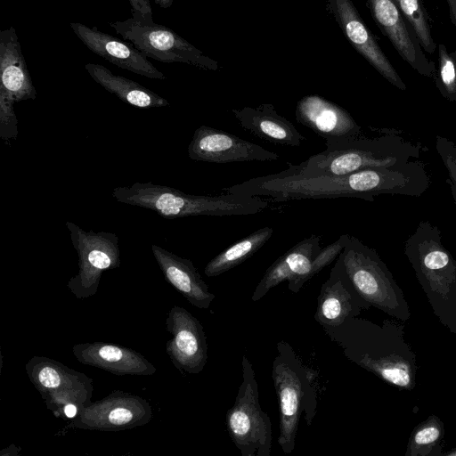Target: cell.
Returning a JSON list of instances; mask_svg holds the SVG:
<instances>
[{
	"label": "cell",
	"mask_w": 456,
	"mask_h": 456,
	"mask_svg": "<svg viewBox=\"0 0 456 456\" xmlns=\"http://www.w3.org/2000/svg\"><path fill=\"white\" fill-rule=\"evenodd\" d=\"M435 82L442 96L456 102V51L449 53L444 45H438V69Z\"/></svg>",
	"instance_id": "obj_29"
},
{
	"label": "cell",
	"mask_w": 456,
	"mask_h": 456,
	"mask_svg": "<svg viewBox=\"0 0 456 456\" xmlns=\"http://www.w3.org/2000/svg\"><path fill=\"white\" fill-rule=\"evenodd\" d=\"M172 335L166 351L174 365L181 371L198 374L208 360V344L200 321L186 309L175 305L166 321Z\"/></svg>",
	"instance_id": "obj_14"
},
{
	"label": "cell",
	"mask_w": 456,
	"mask_h": 456,
	"mask_svg": "<svg viewBox=\"0 0 456 456\" xmlns=\"http://www.w3.org/2000/svg\"><path fill=\"white\" fill-rule=\"evenodd\" d=\"M443 455H444V456H456V447L452 448L449 452H444Z\"/></svg>",
	"instance_id": "obj_36"
},
{
	"label": "cell",
	"mask_w": 456,
	"mask_h": 456,
	"mask_svg": "<svg viewBox=\"0 0 456 456\" xmlns=\"http://www.w3.org/2000/svg\"><path fill=\"white\" fill-rule=\"evenodd\" d=\"M85 68L96 83L126 103L142 109L169 105L167 100L151 90L135 81L115 75L101 64L87 63Z\"/></svg>",
	"instance_id": "obj_25"
},
{
	"label": "cell",
	"mask_w": 456,
	"mask_h": 456,
	"mask_svg": "<svg viewBox=\"0 0 456 456\" xmlns=\"http://www.w3.org/2000/svg\"><path fill=\"white\" fill-rule=\"evenodd\" d=\"M151 251L165 280L193 306L208 309L216 296L201 278L193 263L152 244Z\"/></svg>",
	"instance_id": "obj_21"
},
{
	"label": "cell",
	"mask_w": 456,
	"mask_h": 456,
	"mask_svg": "<svg viewBox=\"0 0 456 456\" xmlns=\"http://www.w3.org/2000/svg\"><path fill=\"white\" fill-rule=\"evenodd\" d=\"M403 252L438 321L456 336V260L429 221L419 223Z\"/></svg>",
	"instance_id": "obj_3"
},
{
	"label": "cell",
	"mask_w": 456,
	"mask_h": 456,
	"mask_svg": "<svg viewBox=\"0 0 456 456\" xmlns=\"http://www.w3.org/2000/svg\"><path fill=\"white\" fill-rule=\"evenodd\" d=\"M351 283L336 265L330 279L323 283L318 297L315 320L325 327H337L370 308L358 294L353 296Z\"/></svg>",
	"instance_id": "obj_22"
},
{
	"label": "cell",
	"mask_w": 456,
	"mask_h": 456,
	"mask_svg": "<svg viewBox=\"0 0 456 456\" xmlns=\"http://www.w3.org/2000/svg\"><path fill=\"white\" fill-rule=\"evenodd\" d=\"M273 229L260 228L216 255L205 266L208 277L218 276L237 266L260 249L272 237Z\"/></svg>",
	"instance_id": "obj_26"
},
{
	"label": "cell",
	"mask_w": 456,
	"mask_h": 456,
	"mask_svg": "<svg viewBox=\"0 0 456 456\" xmlns=\"http://www.w3.org/2000/svg\"><path fill=\"white\" fill-rule=\"evenodd\" d=\"M232 113L244 130L261 140L291 147H297L305 140L289 120L278 114L271 103H262L256 108L232 109Z\"/></svg>",
	"instance_id": "obj_24"
},
{
	"label": "cell",
	"mask_w": 456,
	"mask_h": 456,
	"mask_svg": "<svg viewBox=\"0 0 456 456\" xmlns=\"http://www.w3.org/2000/svg\"><path fill=\"white\" fill-rule=\"evenodd\" d=\"M187 151L194 161L218 164L273 161L280 158L277 153L258 144L207 125H201L194 131Z\"/></svg>",
	"instance_id": "obj_13"
},
{
	"label": "cell",
	"mask_w": 456,
	"mask_h": 456,
	"mask_svg": "<svg viewBox=\"0 0 456 456\" xmlns=\"http://www.w3.org/2000/svg\"><path fill=\"white\" fill-rule=\"evenodd\" d=\"M66 227L78 256V273L67 286L77 299H86L97 292L104 271L120 266L118 237L110 232L86 231L69 221Z\"/></svg>",
	"instance_id": "obj_10"
},
{
	"label": "cell",
	"mask_w": 456,
	"mask_h": 456,
	"mask_svg": "<svg viewBox=\"0 0 456 456\" xmlns=\"http://www.w3.org/2000/svg\"><path fill=\"white\" fill-rule=\"evenodd\" d=\"M132 17L139 21L153 22L151 0H128Z\"/></svg>",
	"instance_id": "obj_32"
},
{
	"label": "cell",
	"mask_w": 456,
	"mask_h": 456,
	"mask_svg": "<svg viewBox=\"0 0 456 456\" xmlns=\"http://www.w3.org/2000/svg\"><path fill=\"white\" fill-rule=\"evenodd\" d=\"M404 328V322L395 318L384 320L381 326L362 322L355 362L391 386L411 391L418 367Z\"/></svg>",
	"instance_id": "obj_5"
},
{
	"label": "cell",
	"mask_w": 456,
	"mask_h": 456,
	"mask_svg": "<svg viewBox=\"0 0 456 456\" xmlns=\"http://www.w3.org/2000/svg\"><path fill=\"white\" fill-rule=\"evenodd\" d=\"M431 180L424 162L413 159L391 167H373L346 175H305L286 168L232 186L225 193L268 197L273 201L306 199L357 198L373 201L381 194L419 197Z\"/></svg>",
	"instance_id": "obj_1"
},
{
	"label": "cell",
	"mask_w": 456,
	"mask_h": 456,
	"mask_svg": "<svg viewBox=\"0 0 456 456\" xmlns=\"http://www.w3.org/2000/svg\"><path fill=\"white\" fill-rule=\"evenodd\" d=\"M328 7L352 46L389 83L406 90V85L365 26L353 2L328 0Z\"/></svg>",
	"instance_id": "obj_15"
},
{
	"label": "cell",
	"mask_w": 456,
	"mask_h": 456,
	"mask_svg": "<svg viewBox=\"0 0 456 456\" xmlns=\"http://www.w3.org/2000/svg\"><path fill=\"white\" fill-rule=\"evenodd\" d=\"M174 0H153V2L161 8H168L172 5Z\"/></svg>",
	"instance_id": "obj_35"
},
{
	"label": "cell",
	"mask_w": 456,
	"mask_h": 456,
	"mask_svg": "<svg viewBox=\"0 0 456 456\" xmlns=\"http://www.w3.org/2000/svg\"><path fill=\"white\" fill-rule=\"evenodd\" d=\"M336 265L370 306L399 321L410 320L411 312L403 291L374 248L348 235Z\"/></svg>",
	"instance_id": "obj_6"
},
{
	"label": "cell",
	"mask_w": 456,
	"mask_h": 456,
	"mask_svg": "<svg viewBox=\"0 0 456 456\" xmlns=\"http://www.w3.org/2000/svg\"><path fill=\"white\" fill-rule=\"evenodd\" d=\"M449 7V16L452 24L456 26V0H446Z\"/></svg>",
	"instance_id": "obj_34"
},
{
	"label": "cell",
	"mask_w": 456,
	"mask_h": 456,
	"mask_svg": "<svg viewBox=\"0 0 456 456\" xmlns=\"http://www.w3.org/2000/svg\"><path fill=\"white\" fill-rule=\"evenodd\" d=\"M26 371L47 407L57 416L63 414V408L69 403L80 410L91 403L93 379L60 362L34 356L26 364Z\"/></svg>",
	"instance_id": "obj_11"
},
{
	"label": "cell",
	"mask_w": 456,
	"mask_h": 456,
	"mask_svg": "<svg viewBox=\"0 0 456 456\" xmlns=\"http://www.w3.org/2000/svg\"><path fill=\"white\" fill-rule=\"evenodd\" d=\"M376 137L362 134L325 140L326 149L298 165L289 164L291 171L305 175H346L359 170L391 167L420 156V146L403 138L397 132L382 129Z\"/></svg>",
	"instance_id": "obj_2"
},
{
	"label": "cell",
	"mask_w": 456,
	"mask_h": 456,
	"mask_svg": "<svg viewBox=\"0 0 456 456\" xmlns=\"http://www.w3.org/2000/svg\"><path fill=\"white\" fill-rule=\"evenodd\" d=\"M444 438V421L438 416L431 414L412 429L406 445L405 456L443 455Z\"/></svg>",
	"instance_id": "obj_27"
},
{
	"label": "cell",
	"mask_w": 456,
	"mask_h": 456,
	"mask_svg": "<svg viewBox=\"0 0 456 456\" xmlns=\"http://www.w3.org/2000/svg\"><path fill=\"white\" fill-rule=\"evenodd\" d=\"M278 354L273 362L272 378L279 402L280 435L278 444L285 454L296 446L301 413L315 400L310 371L305 370L291 346L285 341L277 344ZM311 407V406H310ZM312 412L314 414L311 407Z\"/></svg>",
	"instance_id": "obj_7"
},
{
	"label": "cell",
	"mask_w": 456,
	"mask_h": 456,
	"mask_svg": "<svg viewBox=\"0 0 456 456\" xmlns=\"http://www.w3.org/2000/svg\"><path fill=\"white\" fill-rule=\"evenodd\" d=\"M69 26L90 51L111 64L148 78H166V76L130 43L103 33L95 27L89 28L79 22H71Z\"/></svg>",
	"instance_id": "obj_16"
},
{
	"label": "cell",
	"mask_w": 456,
	"mask_h": 456,
	"mask_svg": "<svg viewBox=\"0 0 456 456\" xmlns=\"http://www.w3.org/2000/svg\"><path fill=\"white\" fill-rule=\"evenodd\" d=\"M241 367L242 382L225 416L227 430L242 456H270L271 420L260 406L253 364L246 355L242 356Z\"/></svg>",
	"instance_id": "obj_8"
},
{
	"label": "cell",
	"mask_w": 456,
	"mask_h": 456,
	"mask_svg": "<svg viewBox=\"0 0 456 456\" xmlns=\"http://www.w3.org/2000/svg\"><path fill=\"white\" fill-rule=\"evenodd\" d=\"M296 120L327 139L355 136L361 126L341 106L316 94L301 98L296 106Z\"/></svg>",
	"instance_id": "obj_18"
},
{
	"label": "cell",
	"mask_w": 456,
	"mask_h": 456,
	"mask_svg": "<svg viewBox=\"0 0 456 456\" xmlns=\"http://www.w3.org/2000/svg\"><path fill=\"white\" fill-rule=\"evenodd\" d=\"M372 17L400 56L420 75L435 77L436 68L411 37L394 0H367Z\"/></svg>",
	"instance_id": "obj_19"
},
{
	"label": "cell",
	"mask_w": 456,
	"mask_h": 456,
	"mask_svg": "<svg viewBox=\"0 0 456 456\" xmlns=\"http://www.w3.org/2000/svg\"><path fill=\"white\" fill-rule=\"evenodd\" d=\"M435 148L447 171L446 182L456 205V144L446 137L436 135Z\"/></svg>",
	"instance_id": "obj_30"
},
{
	"label": "cell",
	"mask_w": 456,
	"mask_h": 456,
	"mask_svg": "<svg viewBox=\"0 0 456 456\" xmlns=\"http://www.w3.org/2000/svg\"><path fill=\"white\" fill-rule=\"evenodd\" d=\"M111 195L119 203L150 209L169 219L198 216H249L269 206V201L263 197L225 192L216 196L193 195L151 182H135L130 186L116 187Z\"/></svg>",
	"instance_id": "obj_4"
},
{
	"label": "cell",
	"mask_w": 456,
	"mask_h": 456,
	"mask_svg": "<svg viewBox=\"0 0 456 456\" xmlns=\"http://www.w3.org/2000/svg\"><path fill=\"white\" fill-rule=\"evenodd\" d=\"M14 103L12 99L0 93V136L4 141L16 138L18 134Z\"/></svg>",
	"instance_id": "obj_31"
},
{
	"label": "cell",
	"mask_w": 456,
	"mask_h": 456,
	"mask_svg": "<svg viewBox=\"0 0 456 456\" xmlns=\"http://www.w3.org/2000/svg\"><path fill=\"white\" fill-rule=\"evenodd\" d=\"M80 411L79 407L73 403H69L63 408V415L68 419H74L78 411Z\"/></svg>",
	"instance_id": "obj_33"
},
{
	"label": "cell",
	"mask_w": 456,
	"mask_h": 456,
	"mask_svg": "<svg viewBox=\"0 0 456 456\" xmlns=\"http://www.w3.org/2000/svg\"><path fill=\"white\" fill-rule=\"evenodd\" d=\"M72 353L79 362L116 375L149 376L157 371L140 353L109 343H78L73 346Z\"/></svg>",
	"instance_id": "obj_20"
},
{
	"label": "cell",
	"mask_w": 456,
	"mask_h": 456,
	"mask_svg": "<svg viewBox=\"0 0 456 456\" xmlns=\"http://www.w3.org/2000/svg\"><path fill=\"white\" fill-rule=\"evenodd\" d=\"M151 418V406L146 399L124 391H113L82 408L70 426L90 430L119 431L143 426Z\"/></svg>",
	"instance_id": "obj_12"
},
{
	"label": "cell",
	"mask_w": 456,
	"mask_h": 456,
	"mask_svg": "<svg viewBox=\"0 0 456 456\" xmlns=\"http://www.w3.org/2000/svg\"><path fill=\"white\" fill-rule=\"evenodd\" d=\"M109 25L146 57L166 63L183 62L205 69H218L216 61L167 27L139 21L133 17L109 22Z\"/></svg>",
	"instance_id": "obj_9"
},
{
	"label": "cell",
	"mask_w": 456,
	"mask_h": 456,
	"mask_svg": "<svg viewBox=\"0 0 456 456\" xmlns=\"http://www.w3.org/2000/svg\"><path fill=\"white\" fill-rule=\"evenodd\" d=\"M394 2L411 23L421 46L428 53H433L436 44L431 36L428 18L419 0H394Z\"/></svg>",
	"instance_id": "obj_28"
},
{
	"label": "cell",
	"mask_w": 456,
	"mask_h": 456,
	"mask_svg": "<svg viewBox=\"0 0 456 456\" xmlns=\"http://www.w3.org/2000/svg\"><path fill=\"white\" fill-rule=\"evenodd\" d=\"M321 237L313 234L297 242L265 271L252 295L254 302L264 297L279 283L288 281V288L297 293L307 281L311 265L322 247Z\"/></svg>",
	"instance_id": "obj_17"
},
{
	"label": "cell",
	"mask_w": 456,
	"mask_h": 456,
	"mask_svg": "<svg viewBox=\"0 0 456 456\" xmlns=\"http://www.w3.org/2000/svg\"><path fill=\"white\" fill-rule=\"evenodd\" d=\"M0 93L15 103L36 99L37 90L13 27L0 32Z\"/></svg>",
	"instance_id": "obj_23"
}]
</instances>
